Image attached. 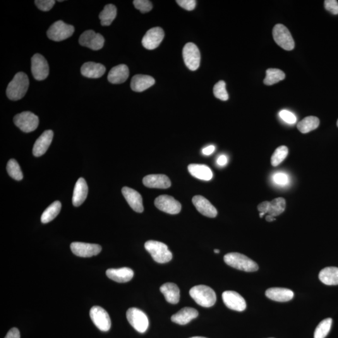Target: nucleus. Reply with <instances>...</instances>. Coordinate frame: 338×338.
Returning <instances> with one entry per match:
<instances>
[{
    "label": "nucleus",
    "instance_id": "nucleus-33",
    "mask_svg": "<svg viewBox=\"0 0 338 338\" xmlns=\"http://www.w3.org/2000/svg\"><path fill=\"white\" fill-rule=\"evenodd\" d=\"M116 6L112 4H109L105 6L104 10L100 13L99 18L102 26H109L117 16Z\"/></svg>",
    "mask_w": 338,
    "mask_h": 338
},
{
    "label": "nucleus",
    "instance_id": "nucleus-52",
    "mask_svg": "<svg viewBox=\"0 0 338 338\" xmlns=\"http://www.w3.org/2000/svg\"><path fill=\"white\" fill-rule=\"evenodd\" d=\"M207 338L201 337H192V338Z\"/></svg>",
    "mask_w": 338,
    "mask_h": 338
},
{
    "label": "nucleus",
    "instance_id": "nucleus-9",
    "mask_svg": "<svg viewBox=\"0 0 338 338\" xmlns=\"http://www.w3.org/2000/svg\"><path fill=\"white\" fill-rule=\"evenodd\" d=\"M90 316L92 322L102 332H108L111 328V320L109 314L102 307H92L90 311Z\"/></svg>",
    "mask_w": 338,
    "mask_h": 338
},
{
    "label": "nucleus",
    "instance_id": "nucleus-17",
    "mask_svg": "<svg viewBox=\"0 0 338 338\" xmlns=\"http://www.w3.org/2000/svg\"><path fill=\"white\" fill-rule=\"evenodd\" d=\"M122 193L127 202L134 211L138 213L143 212L144 208L143 205L142 198L137 191L128 187H124L122 189Z\"/></svg>",
    "mask_w": 338,
    "mask_h": 338
},
{
    "label": "nucleus",
    "instance_id": "nucleus-46",
    "mask_svg": "<svg viewBox=\"0 0 338 338\" xmlns=\"http://www.w3.org/2000/svg\"><path fill=\"white\" fill-rule=\"evenodd\" d=\"M4 338H20V333L17 328H13L9 331Z\"/></svg>",
    "mask_w": 338,
    "mask_h": 338
},
{
    "label": "nucleus",
    "instance_id": "nucleus-7",
    "mask_svg": "<svg viewBox=\"0 0 338 338\" xmlns=\"http://www.w3.org/2000/svg\"><path fill=\"white\" fill-rule=\"evenodd\" d=\"M272 35L275 43L282 49L287 51L294 49L293 38L286 26L282 24H277L273 28Z\"/></svg>",
    "mask_w": 338,
    "mask_h": 338
},
{
    "label": "nucleus",
    "instance_id": "nucleus-18",
    "mask_svg": "<svg viewBox=\"0 0 338 338\" xmlns=\"http://www.w3.org/2000/svg\"><path fill=\"white\" fill-rule=\"evenodd\" d=\"M54 137V133L51 130L45 131L36 140L33 148V153L35 157H40L44 155L49 149Z\"/></svg>",
    "mask_w": 338,
    "mask_h": 338
},
{
    "label": "nucleus",
    "instance_id": "nucleus-8",
    "mask_svg": "<svg viewBox=\"0 0 338 338\" xmlns=\"http://www.w3.org/2000/svg\"><path fill=\"white\" fill-rule=\"evenodd\" d=\"M127 318L136 332L144 333L147 330L149 321L147 315L140 309L135 308L129 309L127 311Z\"/></svg>",
    "mask_w": 338,
    "mask_h": 338
},
{
    "label": "nucleus",
    "instance_id": "nucleus-25",
    "mask_svg": "<svg viewBox=\"0 0 338 338\" xmlns=\"http://www.w3.org/2000/svg\"><path fill=\"white\" fill-rule=\"evenodd\" d=\"M266 296L272 301L287 302L294 298V292L289 289L272 287L266 291Z\"/></svg>",
    "mask_w": 338,
    "mask_h": 338
},
{
    "label": "nucleus",
    "instance_id": "nucleus-26",
    "mask_svg": "<svg viewBox=\"0 0 338 338\" xmlns=\"http://www.w3.org/2000/svg\"><path fill=\"white\" fill-rule=\"evenodd\" d=\"M129 76L128 67L124 64L119 65L113 67L108 75V80L113 84H120L125 82Z\"/></svg>",
    "mask_w": 338,
    "mask_h": 338
},
{
    "label": "nucleus",
    "instance_id": "nucleus-29",
    "mask_svg": "<svg viewBox=\"0 0 338 338\" xmlns=\"http://www.w3.org/2000/svg\"><path fill=\"white\" fill-rule=\"evenodd\" d=\"M162 292L168 303L176 304L180 299V290L176 284L168 282L162 285L160 287Z\"/></svg>",
    "mask_w": 338,
    "mask_h": 338
},
{
    "label": "nucleus",
    "instance_id": "nucleus-50",
    "mask_svg": "<svg viewBox=\"0 0 338 338\" xmlns=\"http://www.w3.org/2000/svg\"><path fill=\"white\" fill-rule=\"evenodd\" d=\"M266 220H267L268 222H272L274 221L275 219V217L272 216V215H268L266 217Z\"/></svg>",
    "mask_w": 338,
    "mask_h": 338
},
{
    "label": "nucleus",
    "instance_id": "nucleus-40",
    "mask_svg": "<svg viewBox=\"0 0 338 338\" xmlns=\"http://www.w3.org/2000/svg\"><path fill=\"white\" fill-rule=\"evenodd\" d=\"M133 3L135 8L142 13H147L152 9V4L148 0H134Z\"/></svg>",
    "mask_w": 338,
    "mask_h": 338
},
{
    "label": "nucleus",
    "instance_id": "nucleus-4",
    "mask_svg": "<svg viewBox=\"0 0 338 338\" xmlns=\"http://www.w3.org/2000/svg\"><path fill=\"white\" fill-rule=\"evenodd\" d=\"M145 248L150 254L153 260L158 263H167L172 259V253L166 244L161 242L148 241L145 244Z\"/></svg>",
    "mask_w": 338,
    "mask_h": 338
},
{
    "label": "nucleus",
    "instance_id": "nucleus-36",
    "mask_svg": "<svg viewBox=\"0 0 338 338\" xmlns=\"http://www.w3.org/2000/svg\"><path fill=\"white\" fill-rule=\"evenodd\" d=\"M333 320L332 318H327L323 320L316 328L314 338H325L330 332Z\"/></svg>",
    "mask_w": 338,
    "mask_h": 338
},
{
    "label": "nucleus",
    "instance_id": "nucleus-32",
    "mask_svg": "<svg viewBox=\"0 0 338 338\" xmlns=\"http://www.w3.org/2000/svg\"><path fill=\"white\" fill-rule=\"evenodd\" d=\"M61 208L62 204L60 201H55V202L53 203L43 212L42 217H41V221L43 224H47V223L51 222L59 214Z\"/></svg>",
    "mask_w": 338,
    "mask_h": 338
},
{
    "label": "nucleus",
    "instance_id": "nucleus-15",
    "mask_svg": "<svg viewBox=\"0 0 338 338\" xmlns=\"http://www.w3.org/2000/svg\"><path fill=\"white\" fill-rule=\"evenodd\" d=\"M222 299L225 305L232 310L241 312L246 309L245 299L237 292L226 291L223 292Z\"/></svg>",
    "mask_w": 338,
    "mask_h": 338
},
{
    "label": "nucleus",
    "instance_id": "nucleus-11",
    "mask_svg": "<svg viewBox=\"0 0 338 338\" xmlns=\"http://www.w3.org/2000/svg\"><path fill=\"white\" fill-rule=\"evenodd\" d=\"M155 205L158 209L169 214H177L181 212L182 206L179 201L172 197L162 195L155 200Z\"/></svg>",
    "mask_w": 338,
    "mask_h": 338
},
{
    "label": "nucleus",
    "instance_id": "nucleus-34",
    "mask_svg": "<svg viewBox=\"0 0 338 338\" xmlns=\"http://www.w3.org/2000/svg\"><path fill=\"white\" fill-rule=\"evenodd\" d=\"M286 75L282 70L277 68H269L266 70V76L264 83L266 85H272L283 80Z\"/></svg>",
    "mask_w": 338,
    "mask_h": 338
},
{
    "label": "nucleus",
    "instance_id": "nucleus-43",
    "mask_svg": "<svg viewBox=\"0 0 338 338\" xmlns=\"http://www.w3.org/2000/svg\"><path fill=\"white\" fill-rule=\"evenodd\" d=\"M280 119L288 124L296 123L297 119L294 114L287 110H282L279 112Z\"/></svg>",
    "mask_w": 338,
    "mask_h": 338
},
{
    "label": "nucleus",
    "instance_id": "nucleus-49",
    "mask_svg": "<svg viewBox=\"0 0 338 338\" xmlns=\"http://www.w3.org/2000/svg\"><path fill=\"white\" fill-rule=\"evenodd\" d=\"M227 158L225 155H220L217 159V164L220 167H224L227 164Z\"/></svg>",
    "mask_w": 338,
    "mask_h": 338
},
{
    "label": "nucleus",
    "instance_id": "nucleus-51",
    "mask_svg": "<svg viewBox=\"0 0 338 338\" xmlns=\"http://www.w3.org/2000/svg\"><path fill=\"white\" fill-rule=\"evenodd\" d=\"M214 253L216 254L219 253L220 251L219 250V249H215Z\"/></svg>",
    "mask_w": 338,
    "mask_h": 338
},
{
    "label": "nucleus",
    "instance_id": "nucleus-37",
    "mask_svg": "<svg viewBox=\"0 0 338 338\" xmlns=\"http://www.w3.org/2000/svg\"><path fill=\"white\" fill-rule=\"evenodd\" d=\"M7 172L9 176L16 180L21 181L23 179V173L21 171L20 165L16 160L12 159L9 160L6 167Z\"/></svg>",
    "mask_w": 338,
    "mask_h": 338
},
{
    "label": "nucleus",
    "instance_id": "nucleus-41",
    "mask_svg": "<svg viewBox=\"0 0 338 338\" xmlns=\"http://www.w3.org/2000/svg\"><path fill=\"white\" fill-rule=\"evenodd\" d=\"M35 3L40 10L48 11L54 6L55 1L54 0H36Z\"/></svg>",
    "mask_w": 338,
    "mask_h": 338
},
{
    "label": "nucleus",
    "instance_id": "nucleus-47",
    "mask_svg": "<svg viewBox=\"0 0 338 338\" xmlns=\"http://www.w3.org/2000/svg\"><path fill=\"white\" fill-rule=\"evenodd\" d=\"M270 202L265 201L262 203H260L258 206V209L260 212L268 214V210H269Z\"/></svg>",
    "mask_w": 338,
    "mask_h": 338
},
{
    "label": "nucleus",
    "instance_id": "nucleus-12",
    "mask_svg": "<svg viewBox=\"0 0 338 338\" xmlns=\"http://www.w3.org/2000/svg\"><path fill=\"white\" fill-rule=\"evenodd\" d=\"M104 37L93 30L85 31L79 38V43L81 46L89 48L93 50L102 49L104 47Z\"/></svg>",
    "mask_w": 338,
    "mask_h": 338
},
{
    "label": "nucleus",
    "instance_id": "nucleus-23",
    "mask_svg": "<svg viewBox=\"0 0 338 338\" xmlns=\"http://www.w3.org/2000/svg\"><path fill=\"white\" fill-rule=\"evenodd\" d=\"M198 311L196 309L186 307V308L181 309L178 312L172 315L171 320L172 322L178 324V325H186L190 323L192 320L198 317Z\"/></svg>",
    "mask_w": 338,
    "mask_h": 338
},
{
    "label": "nucleus",
    "instance_id": "nucleus-19",
    "mask_svg": "<svg viewBox=\"0 0 338 338\" xmlns=\"http://www.w3.org/2000/svg\"><path fill=\"white\" fill-rule=\"evenodd\" d=\"M193 203L197 210L201 214L206 217L214 218L217 216V210L214 205L208 201L207 199L201 196H194Z\"/></svg>",
    "mask_w": 338,
    "mask_h": 338
},
{
    "label": "nucleus",
    "instance_id": "nucleus-13",
    "mask_svg": "<svg viewBox=\"0 0 338 338\" xmlns=\"http://www.w3.org/2000/svg\"><path fill=\"white\" fill-rule=\"evenodd\" d=\"M32 72L36 80H44L49 75V66L42 55L37 54L32 58Z\"/></svg>",
    "mask_w": 338,
    "mask_h": 338
},
{
    "label": "nucleus",
    "instance_id": "nucleus-44",
    "mask_svg": "<svg viewBox=\"0 0 338 338\" xmlns=\"http://www.w3.org/2000/svg\"><path fill=\"white\" fill-rule=\"evenodd\" d=\"M325 7L327 11L331 12L333 15H338V2L337 0H326Z\"/></svg>",
    "mask_w": 338,
    "mask_h": 338
},
{
    "label": "nucleus",
    "instance_id": "nucleus-24",
    "mask_svg": "<svg viewBox=\"0 0 338 338\" xmlns=\"http://www.w3.org/2000/svg\"><path fill=\"white\" fill-rule=\"evenodd\" d=\"M88 186L85 180L80 178L75 184L74 188L72 203L74 206L78 207L85 201L88 195Z\"/></svg>",
    "mask_w": 338,
    "mask_h": 338
},
{
    "label": "nucleus",
    "instance_id": "nucleus-5",
    "mask_svg": "<svg viewBox=\"0 0 338 338\" xmlns=\"http://www.w3.org/2000/svg\"><path fill=\"white\" fill-rule=\"evenodd\" d=\"M75 28L72 25H68L63 21H57L50 26L47 31L49 39L54 42H61L67 39L73 34Z\"/></svg>",
    "mask_w": 338,
    "mask_h": 338
},
{
    "label": "nucleus",
    "instance_id": "nucleus-38",
    "mask_svg": "<svg viewBox=\"0 0 338 338\" xmlns=\"http://www.w3.org/2000/svg\"><path fill=\"white\" fill-rule=\"evenodd\" d=\"M287 154H288V148L286 146H280L276 148L272 155L271 160H270L272 166L276 167L280 163L283 162Z\"/></svg>",
    "mask_w": 338,
    "mask_h": 338
},
{
    "label": "nucleus",
    "instance_id": "nucleus-10",
    "mask_svg": "<svg viewBox=\"0 0 338 338\" xmlns=\"http://www.w3.org/2000/svg\"><path fill=\"white\" fill-rule=\"evenodd\" d=\"M183 58L186 66L192 71L200 66L201 54L198 47L193 43H188L183 49Z\"/></svg>",
    "mask_w": 338,
    "mask_h": 338
},
{
    "label": "nucleus",
    "instance_id": "nucleus-48",
    "mask_svg": "<svg viewBox=\"0 0 338 338\" xmlns=\"http://www.w3.org/2000/svg\"><path fill=\"white\" fill-rule=\"evenodd\" d=\"M215 150V146L213 145H210L207 146V147L203 148L202 150V152L203 155H207V156H208V155H210L212 154V153H214Z\"/></svg>",
    "mask_w": 338,
    "mask_h": 338
},
{
    "label": "nucleus",
    "instance_id": "nucleus-45",
    "mask_svg": "<svg viewBox=\"0 0 338 338\" xmlns=\"http://www.w3.org/2000/svg\"><path fill=\"white\" fill-rule=\"evenodd\" d=\"M177 4L186 10L192 11L196 8V1L195 0H177Z\"/></svg>",
    "mask_w": 338,
    "mask_h": 338
},
{
    "label": "nucleus",
    "instance_id": "nucleus-42",
    "mask_svg": "<svg viewBox=\"0 0 338 338\" xmlns=\"http://www.w3.org/2000/svg\"><path fill=\"white\" fill-rule=\"evenodd\" d=\"M272 179L275 184L280 186H286L289 182L288 176L286 174L282 173V172H278V173L275 174L273 176Z\"/></svg>",
    "mask_w": 338,
    "mask_h": 338
},
{
    "label": "nucleus",
    "instance_id": "nucleus-14",
    "mask_svg": "<svg viewBox=\"0 0 338 338\" xmlns=\"http://www.w3.org/2000/svg\"><path fill=\"white\" fill-rule=\"evenodd\" d=\"M70 249L74 255L81 258H90L97 256L102 251V247L98 244L79 242L71 243Z\"/></svg>",
    "mask_w": 338,
    "mask_h": 338
},
{
    "label": "nucleus",
    "instance_id": "nucleus-28",
    "mask_svg": "<svg viewBox=\"0 0 338 338\" xmlns=\"http://www.w3.org/2000/svg\"><path fill=\"white\" fill-rule=\"evenodd\" d=\"M188 171L192 176L203 181H208L213 177L212 171L205 165L190 164L188 166Z\"/></svg>",
    "mask_w": 338,
    "mask_h": 338
},
{
    "label": "nucleus",
    "instance_id": "nucleus-27",
    "mask_svg": "<svg viewBox=\"0 0 338 338\" xmlns=\"http://www.w3.org/2000/svg\"><path fill=\"white\" fill-rule=\"evenodd\" d=\"M155 84L154 78L145 75H136L131 80L132 90L136 92H142Z\"/></svg>",
    "mask_w": 338,
    "mask_h": 338
},
{
    "label": "nucleus",
    "instance_id": "nucleus-30",
    "mask_svg": "<svg viewBox=\"0 0 338 338\" xmlns=\"http://www.w3.org/2000/svg\"><path fill=\"white\" fill-rule=\"evenodd\" d=\"M319 279L328 286L338 285V268L328 267L321 270Z\"/></svg>",
    "mask_w": 338,
    "mask_h": 338
},
{
    "label": "nucleus",
    "instance_id": "nucleus-39",
    "mask_svg": "<svg viewBox=\"0 0 338 338\" xmlns=\"http://www.w3.org/2000/svg\"><path fill=\"white\" fill-rule=\"evenodd\" d=\"M215 97L222 100V101H226L229 99L228 93H227L226 88H225V81L220 80L215 84L213 89Z\"/></svg>",
    "mask_w": 338,
    "mask_h": 338
},
{
    "label": "nucleus",
    "instance_id": "nucleus-1",
    "mask_svg": "<svg viewBox=\"0 0 338 338\" xmlns=\"http://www.w3.org/2000/svg\"><path fill=\"white\" fill-rule=\"evenodd\" d=\"M29 87V79L23 72L16 74L13 80L8 84L6 89L7 97L16 101L21 99L25 95Z\"/></svg>",
    "mask_w": 338,
    "mask_h": 338
},
{
    "label": "nucleus",
    "instance_id": "nucleus-6",
    "mask_svg": "<svg viewBox=\"0 0 338 338\" xmlns=\"http://www.w3.org/2000/svg\"><path fill=\"white\" fill-rule=\"evenodd\" d=\"M14 123L21 131L30 133L37 129L39 125V119L33 113L23 112L14 117Z\"/></svg>",
    "mask_w": 338,
    "mask_h": 338
},
{
    "label": "nucleus",
    "instance_id": "nucleus-20",
    "mask_svg": "<svg viewBox=\"0 0 338 338\" xmlns=\"http://www.w3.org/2000/svg\"><path fill=\"white\" fill-rule=\"evenodd\" d=\"M143 184L148 188L168 189L171 186L169 177L163 174L148 175L143 179Z\"/></svg>",
    "mask_w": 338,
    "mask_h": 338
},
{
    "label": "nucleus",
    "instance_id": "nucleus-16",
    "mask_svg": "<svg viewBox=\"0 0 338 338\" xmlns=\"http://www.w3.org/2000/svg\"><path fill=\"white\" fill-rule=\"evenodd\" d=\"M164 38V30L160 27L151 28L143 37L142 44L148 50H153L159 46Z\"/></svg>",
    "mask_w": 338,
    "mask_h": 338
},
{
    "label": "nucleus",
    "instance_id": "nucleus-21",
    "mask_svg": "<svg viewBox=\"0 0 338 338\" xmlns=\"http://www.w3.org/2000/svg\"><path fill=\"white\" fill-rule=\"evenodd\" d=\"M106 68L102 64L95 62H87L81 68V73L85 77L98 78L104 75Z\"/></svg>",
    "mask_w": 338,
    "mask_h": 338
},
{
    "label": "nucleus",
    "instance_id": "nucleus-2",
    "mask_svg": "<svg viewBox=\"0 0 338 338\" xmlns=\"http://www.w3.org/2000/svg\"><path fill=\"white\" fill-rule=\"evenodd\" d=\"M189 294L197 304L204 308H210L216 302V294L211 287L205 285H198L191 288Z\"/></svg>",
    "mask_w": 338,
    "mask_h": 338
},
{
    "label": "nucleus",
    "instance_id": "nucleus-22",
    "mask_svg": "<svg viewBox=\"0 0 338 338\" xmlns=\"http://www.w3.org/2000/svg\"><path fill=\"white\" fill-rule=\"evenodd\" d=\"M107 276L119 283L130 281L134 275L133 270L129 268H122L119 269H109L106 271Z\"/></svg>",
    "mask_w": 338,
    "mask_h": 338
},
{
    "label": "nucleus",
    "instance_id": "nucleus-35",
    "mask_svg": "<svg viewBox=\"0 0 338 338\" xmlns=\"http://www.w3.org/2000/svg\"><path fill=\"white\" fill-rule=\"evenodd\" d=\"M285 208H286V201L284 198L274 199L271 202H270L268 214L275 217L281 214L285 210Z\"/></svg>",
    "mask_w": 338,
    "mask_h": 338
},
{
    "label": "nucleus",
    "instance_id": "nucleus-31",
    "mask_svg": "<svg viewBox=\"0 0 338 338\" xmlns=\"http://www.w3.org/2000/svg\"><path fill=\"white\" fill-rule=\"evenodd\" d=\"M320 126V120L318 117L309 116L299 122L297 128L301 133L307 134L317 129Z\"/></svg>",
    "mask_w": 338,
    "mask_h": 338
},
{
    "label": "nucleus",
    "instance_id": "nucleus-3",
    "mask_svg": "<svg viewBox=\"0 0 338 338\" xmlns=\"http://www.w3.org/2000/svg\"><path fill=\"white\" fill-rule=\"evenodd\" d=\"M224 260L227 265L243 271L255 272L259 269L257 263L240 253L227 254L224 256Z\"/></svg>",
    "mask_w": 338,
    "mask_h": 338
},
{
    "label": "nucleus",
    "instance_id": "nucleus-53",
    "mask_svg": "<svg viewBox=\"0 0 338 338\" xmlns=\"http://www.w3.org/2000/svg\"><path fill=\"white\" fill-rule=\"evenodd\" d=\"M337 126H338V121H337Z\"/></svg>",
    "mask_w": 338,
    "mask_h": 338
}]
</instances>
